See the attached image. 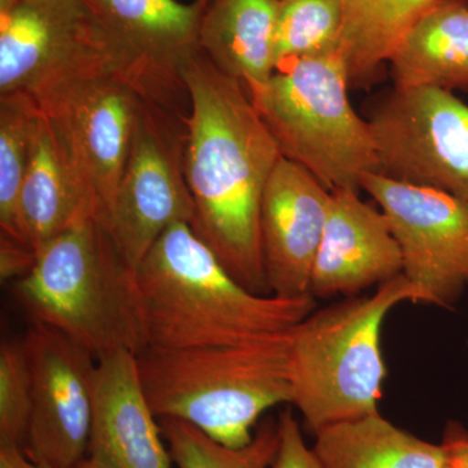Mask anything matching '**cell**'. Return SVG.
Listing matches in <instances>:
<instances>
[{
  "label": "cell",
  "instance_id": "cell-1",
  "mask_svg": "<svg viewBox=\"0 0 468 468\" xmlns=\"http://www.w3.org/2000/svg\"><path fill=\"white\" fill-rule=\"evenodd\" d=\"M189 95L185 175L192 229L248 291L270 294L261 245V207L282 158L248 89L201 50L184 69Z\"/></svg>",
  "mask_w": 468,
  "mask_h": 468
},
{
  "label": "cell",
  "instance_id": "cell-2",
  "mask_svg": "<svg viewBox=\"0 0 468 468\" xmlns=\"http://www.w3.org/2000/svg\"><path fill=\"white\" fill-rule=\"evenodd\" d=\"M149 347L223 346L284 334L316 309L313 294L248 291L187 223L169 227L137 267Z\"/></svg>",
  "mask_w": 468,
  "mask_h": 468
},
{
  "label": "cell",
  "instance_id": "cell-3",
  "mask_svg": "<svg viewBox=\"0 0 468 468\" xmlns=\"http://www.w3.org/2000/svg\"><path fill=\"white\" fill-rule=\"evenodd\" d=\"M15 294L33 323L66 335L97 360L149 347L137 270L97 218L42 248Z\"/></svg>",
  "mask_w": 468,
  "mask_h": 468
},
{
  "label": "cell",
  "instance_id": "cell-4",
  "mask_svg": "<svg viewBox=\"0 0 468 468\" xmlns=\"http://www.w3.org/2000/svg\"><path fill=\"white\" fill-rule=\"evenodd\" d=\"M289 331L260 340L137 354L141 383L158 419H177L215 441L242 448L267 410L292 405Z\"/></svg>",
  "mask_w": 468,
  "mask_h": 468
},
{
  "label": "cell",
  "instance_id": "cell-5",
  "mask_svg": "<svg viewBox=\"0 0 468 468\" xmlns=\"http://www.w3.org/2000/svg\"><path fill=\"white\" fill-rule=\"evenodd\" d=\"M403 302L423 303V294L401 273L371 295L314 310L289 331L292 405L314 435L378 412L387 378L383 325Z\"/></svg>",
  "mask_w": 468,
  "mask_h": 468
},
{
  "label": "cell",
  "instance_id": "cell-6",
  "mask_svg": "<svg viewBox=\"0 0 468 468\" xmlns=\"http://www.w3.org/2000/svg\"><path fill=\"white\" fill-rule=\"evenodd\" d=\"M349 79L338 52L277 68L263 85L248 90L282 158L297 163L326 189L362 190L378 174L367 120L351 106Z\"/></svg>",
  "mask_w": 468,
  "mask_h": 468
},
{
  "label": "cell",
  "instance_id": "cell-7",
  "mask_svg": "<svg viewBox=\"0 0 468 468\" xmlns=\"http://www.w3.org/2000/svg\"><path fill=\"white\" fill-rule=\"evenodd\" d=\"M107 69L129 79L88 0H16L0 7V94L23 91L38 101Z\"/></svg>",
  "mask_w": 468,
  "mask_h": 468
},
{
  "label": "cell",
  "instance_id": "cell-8",
  "mask_svg": "<svg viewBox=\"0 0 468 468\" xmlns=\"http://www.w3.org/2000/svg\"><path fill=\"white\" fill-rule=\"evenodd\" d=\"M187 113L143 100L131 149L104 227L137 270L169 227L192 226L194 202L185 175Z\"/></svg>",
  "mask_w": 468,
  "mask_h": 468
},
{
  "label": "cell",
  "instance_id": "cell-9",
  "mask_svg": "<svg viewBox=\"0 0 468 468\" xmlns=\"http://www.w3.org/2000/svg\"><path fill=\"white\" fill-rule=\"evenodd\" d=\"M367 122L378 174L468 201V106L452 91L394 86Z\"/></svg>",
  "mask_w": 468,
  "mask_h": 468
},
{
  "label": "cell",
  "instance_id": "cell-10",
  "mask_svg": "<svg viewBox=\"0 0 468 468\" xmlns=\"http://www.w3.org/2000/svg\"><path fill=\"white\" fill-rule=\"evenodd\" d=\"M362 190L384 212L402 255V275L418 286L423 303L454 306L468 285V201L380 174Z\"/></svg>",
  "mask_w": 468,
  "mask_h": 468
},
{
  "label": "cell",
  "instance_id": "cell-11",
  "mask_svg": "<svg viewBox=\"0 0 468 468\" xmlns=\"http://www.w3.org/2000/svg\"><path fill=\"white\" fill-rule=\"evenodd\" d=\"M143 100L128 77L109 69L77 79L37 101L63 135L103 226L115 201Z\"/></svg>",
  "mask_w": 468,
  "mask_h": 468
},
{
  "label": "cell",
  "instance_id": "cell-12",
  "mask_svg": "<svg viewBox=\"0 0 468 468\" xmlns=\"http://www.w3.org/2000/svg\"><path fill=\"white\" fill-rule=\"evenodd\" d=\"M33 378V409L24 452L51 468L89 457L97 359L50 326L33 323L23 338Z\"/></svg>",
  "mask_w": 468,
  "mask_h": 468
},
{
  "label": "cell",
  "instance_id": "cell-13",
  "mask_svg": "<svg viewBox=\"0 0 468 468\" xmlns=\"http://www.w3.org/2000/svg\"><path fill=\"white\" fill-rule=\"evenodd\" d=\"M146 101L189 113L184 69L199 48L208 0H88Z\"/></svg>",
  "mask_w": 468,
  "mask_h": 468
},
{
  "label": "cell",
  "instance_id": "cell-14",
  "mask_svg": "<svg viewBox=\"0 0 468 468\" xmlns=\"http://www.w3.org/2000/svg\"><path fill=\"white\" fill-rule=\"evenodd\" d=\"M332 192L297 163H277L261 207V245L270 294L309 295Z\"/></svg>",
  "mask_w": 468,
  "mask_h": 468
},
{
  "label": "cell",
  "instance_id": "cell-15",
  "mask_svg": "<svg viewBox=\"0 0 468 468\" xmlns=\"http://www.w3.org/2000/svg\"><path fill=\"white\" fill-rule=\"evenodd\" d=\"M356 190L332 192L310 292L356 297L402 273V255L387 217Z\"/></svg>",
  "mask_w": 468,
  "mask_h": 468
},
{
  "label": "cell",
  "instance_id": "cell-16",
  "mask_svg": "<svg viewBox=\"0 0 468 468\" xmlns=\"http://www.w3.org/2000/svg\"><path fill=\"white\" fill-rule=\"evenodd\" d=\"M88 458L106 468L174 466L141 383L137 354L119 351L97 360Z\"/></svg>",
  "mask_w": 468,
  "mask_h": 468
},
{
  "label": "cell",
  "instance_id": "cell-17",
  "mask_svg": "<svg viewBox=\"0 0 468 468\" xmlns=\"http://www.w3.org/2000/svg\"><path fill=\"white\" fill-rule=\"evenodd\" d=\"M18 215L24 239L37 252L86 218L100 220L97 203L77 171L63 135L43 112L21 187Z\"/></svg>",
  "mask_w": 468,
  "mask_h": 468
},
{
  "label": "cell",
  "instance_id": "cell-18",
  "mask_svg": "<svg viewBox=\"0 0 468 468\" xmlns=\"http://www.w3.org/2000/svg\"><path fill=\"white\" fill-rule=\"evenodd\" d=\"M280 0H208L199 27V48L248 90L275 73Z\"/></svg>",
  "mask_w": 468,
  "mask_h": 468
},
{
  "label": "cell",
  "instance_id": "cell-19",
  "mask_svg": "<svg viewBox=\"0 0 468 468\" xmlns=\"http://www.w3.org/2000/svg\"><path fill=\"white\" fill-rule=\"evenodd\" d=\"M396 88L468 92V0H437L394 48Z\"/></svg>",
  "mask_w": 468,
  "mask_h": 468
},
{
  "label": "cell",
  "instance_id": "cell-20",
  "mask_svg": "<svg viewBox=\"0 0 468 468\" xmlns=\"http://www.w3.org/2000/svg\"><path fill=\"white\" fill-rule=\"evenodd\" d=\"M315 437L323 468H449L442 443L424 441L380 412L332 424Z\"/></svg>",
  "mask_w": 468,
  "mask_h": 468
},
{
  "label": "cell",
  "instance_id": "cell-21",
  "mask_svg": "<svg viewBox=\"0 0 468 468\" xmlns=\"http://www.w3.org/2000/svg\"><path fill=\"white\" fill-rule=\"evenodd\" d=\"M436 2L344 0L338 54L346 67L350 88L374 84L402 37Z\"/></svg>",
  "mask_w": 468,
  "mask_h": 468
},
{
  "label": "cell",
  "instance_id": "cell-22",
  "mask_svg": "<svg viewBox=\"0 0 468 468\" xmlns=\"http://www.w3.org/2000/svg\"><path fill=\"white\" fill-rule=\"evenodd\" d=\"M41 115L27 92L0 94V236L23 242L18 205Z\"/></svg>",
  "mask_w": 468,
  "mask_h": 468
},
{
  "label": "cell",
  "instance_id": "cell-23",
  "mask_svg": "<svg viewBox=\"0 0 468 468\" xmlns=\"http://www.w3.org/2000/svg\"><path fill=\"white\" fill-rule=\"evenodd\" d=\"M159 423L177 468H270L279 448L277 419L261 421L251 442L242 448L215 441L198 428L177 419H159Z\"/></svg>",
  "mask_w": 468,
  "mask_h": 468
},
{
  "label": "cell",
  "instance_id": "cell-24",
  "mask_svg": "<svg viewBox=\"0 0 468 468\" xmlns=\"http://www.w3.org/2000/svg\"><path fill=\"white\" fill-rule=\"evenodd\" d=\"M344 0H280L276 69L301 58L326 57L340 48Z\"/></svg>",
  "mask_w": 468,
  "mask_h": 468
},
{
  "label": "cell",
  "instance_id": "cell-25",
  "mask_svg": "<svg viewBox=\"0 0 468 468\" xmlns=\"http://www.w3.org/2000/svg\"><path fill=\"white\" fill-rule=\"evenodd\" d=\"M33 409V378L23 340L0 345V443L23 449Z\"/></svg>",
  "mask_w": 468,
  "mask_h": 468
},
{
  "label": "cell",
  "instance_id": "cell-26",
  "mask_svg": "<svg viewBox=\"0 0 468 468\" xmlns=\"http://www.w3.org/2000/svg\"><path fill=\"white\" fill-rule=\"evenodd\" d=\"M277 421L279 448L271 468H323L315 451L307 448L300 424L292 410H284Z\"/></svg>",
  "mask_w": 468,
  "mask_h": 468
},
{
  "label": "cell",
  "instance_id": "cell-27",
  "mask_svg": "<svg viewBox=\"0 0 468 468\" xmlns=\"http://www.w3.org/2000/svg\"><path fill=\"white\" fill-rule=\"evenodd\" d=\"M0 276L3 282L27 276L36 266L38 252L29 243L0 236Z\"/></svg>",
  "mask_w": 468,
  "mask_h": 468
},
{
  "label": "cell",
  "instance_id": "cell-28",
  "mask_svg": "<svg viewBox=\"0 0 468 468\" xmlns=\"http://www.w3.org/2000/svg\"><path fill=\"white\" fill-rule=\"evenodd\" d=\"M442 446L448 452L449 468H468V431L452 421L443 432Z\"/></svg>",
  "mask_w": 468,
  "mask_h": 468
},
{
  "label": "cell",
  "instance_id": "cell-29",
  "mask_svg": "<svg viewBox=\"0 0 468 468\" xmlns=\"http://www.w3.org/2000/svg\"><path fill=\"white\" fill-rule=\"evenodd\" d=\"M0 468H51L27 457L18 446L0 443Z\"/></svg>",
  "mask_w": 468,
  "mask_h": 468
},
{
  "label": "cell",
  "instance_id": "cell-30",
  "mask_svg": "<svg viewBox=\"0 0 468 468\" xmlns=\"http://www.w3.org/2000/svg\"><path fill=\"white\" fill-rule=\"evenodd\" d=\"M76 468H106L101 466V463H98L97 461L91 460V458H86L81 464H79Z\"/></svg>",
  "mask_w": 468,
  "mask_h": 468
}]
</instances>
